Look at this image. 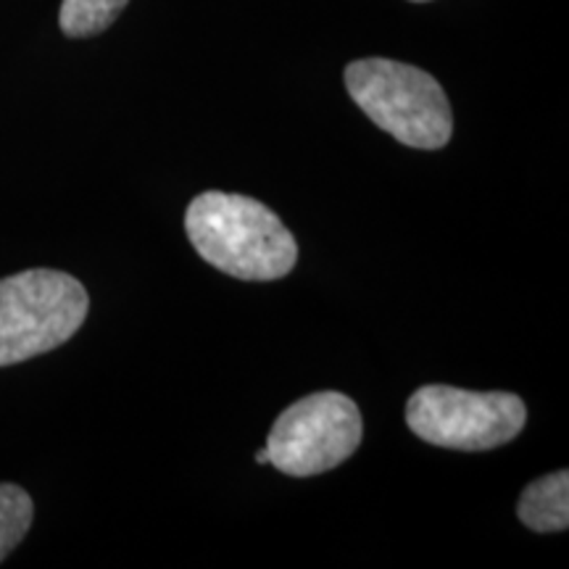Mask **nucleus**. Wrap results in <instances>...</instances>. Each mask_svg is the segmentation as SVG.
I'll list each match as a JSON object with an SVG mask.
<instances>
[{"instance_id":"obj_1","label":"nucleus","mask_w":569,"mask_h":569,"mask_svg":"<svg viewBox=\"0 0 569 569\" xmlns=\"http://www.w3.org/2000/svg\"><path fill=\"white\" fill-rule=\"evenodd\" d=\"M188 240L211 267L246 282H272L293 272L298 243L277 213L234 193L196 196L184 211Z\"/></svg>"},{"instance_id":"obj_2","label":"nucleus","mask_w":569,"mask_h":569,"mask_svg":"<svg viewBox=\"0 0 569 569\" xmlns=\"http://www.w3.org/2000/svg\"><path fill=\"white\" fill-rule=\"evenodd\" d=\"M343 80L353 103L403 146L438 151L451 140V103L427 71L390 59H361L348 63Z\"/></svg>"},{"instance_id":"obj_3","label":"nucleus","mask_w":569,"mask_h":569,"mask_svg":"<svg viewBox=\"0 0 569 569\" xmlns=\"http://www.w3.org/2000/svg\"><path fill=\"white\" fill-rule=\"evenodd\" d=\"M90 298L59 269H27L0 280V367L53 351L80 330Z\"/></svg>"},{"instance_id":"obj_4","label":"nucleus","mask_w":569,"mask_h":569,"mask_svg":"<svg viewBox=\"0 0 569 569\" xmlns=\"http://www.w3.org/2000/svg\"><path fill=\"white\" fill-rule=\"evenodd\" d=\"M528 422L525 401L515 393H478L451 386H422L407 403V425L425 443L451 451H490L507 446Z\"/></svg>"},{"instance_id":"obj_5","label":"nucleus","mask_w":569,"mask_h":569,"mask_svg":"<svg viewBox=\"0 0 569 569\" xmlns=\"http://www.w3.org/2000/svg\"><path fill=\"white\" fill-rule=\"evenodd\" d=\"M365 436L353 398L322 390L277 417L267 438L269 465L290 478H315L348 461Z\"/></svg>"},{"instance_id":"obj_6","label":"nucleus","mask_w":569,"mask_h":569,"mask_svg":"<svg viewBox=\"0 0 569 569\" xmlns=\"http://www.w3.org/2000/svg\"><path fill=\"white\" fill-rule=\"evenodd\" d=\"M517 517L525 528L536 532H561L569 528V472L546 475L532 480L522 490L517 503Z\"/></svg>"},{"instance_id":"obj_7","label":"nucleus","mask_w":569,"mask_h":569,"mask_svg":"<svg viewBox=\"0 0 569 569\" xmlns=\"http://www.w3.org/2000/svg\"><path fill=\"white\" fill-rule=\"evenodd\" d=\"M130 0H63L59 27L67 38H92L117 21Z\"/></svg>"},{"instance_id":"obj_8","label":"nucleus","mask_w":569,"mask_h":569,"mask_svg":"<svg viewBox=\"0 0 569 569\" xmlns=\"http://www.w3.org/2000/svg\"><path fill=\"white\" fill-rule=\"evenodd\" d=\"M32 496L11 482H0V561L24 540L32 528Z\"/></svg>"},{"instance_id":"obj_9","label":"nucleus","mask_w":569,"mask_h":569,"mask_svg":"<svg viewBox=\"0 0 569 569\" xmlns=\"http://www.w3.org/2000/svg\"><path fill=\"white\" fill-rule=\"evenodd\" d=\"M256 461H259V465H269L267 448H261V451H256Z\"/></svg>"},{"instance_id":"obj_10","label":"nucleus","mask_w":569,"mask_h":569,"mask_svg":"<svg viewBox=\"0 0 569 569\" xmlns=\"http://www.w3.org/2000/svg\"><path fill=\"white\" fill-rule=\"evenodd\" d=\"M411 3H427V0H411Z\"/></svg>"}]
</instances>
